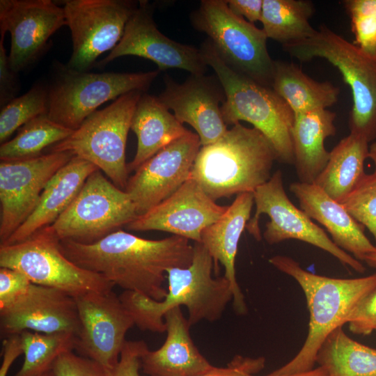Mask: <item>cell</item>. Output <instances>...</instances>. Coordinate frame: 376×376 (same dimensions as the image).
I'll list each match as a JSON object with an SVG mask.
<instances>
[{
  "label": "cell",
  "mask_w": 376,
  "mask_h": 376,
  "mask_svg": "<svg viewBox=\"0 0 376 376\" xmlns=\"http://www.w3.org/2000/svg\"><path fill=\"white\" fill-rule=\"evenodd\" d=\"M63 253L81 268L100 274L114 285L157 301L164 299L165 272L187 267L194 248L189 240L173 235L147 240L121 229L93 244L61 240Z\"/></svg>",
  "instance_id": "1"
},
{
  "label": "cell",
  "mask_w": 376,
  "mask_h": 376,
  "mask_svg": "<svg viewBox=\"0 0 376 376\" xmlns=\"http://www.w3.org/2000/svg\"><path fill=\"white\" fill-rule=\"evenodd\" d=\"M191 263L187 267L167 271L168 290L157 301L132 291L124 290L120 299L141 330L163 333L166 330L165 314L185 306L189 313V327L205 320L214 322L222 316L233 301L230 283L224 276L213 278V259L201 242H194Z\"/></svg>",
  "instance_id": "2"
},
{
  "label": "cell",
  "mask_w": 376,
  "mask_h": 376,
  "mask_svg": "<svg viewBox=\"0 0 376 376\" xmlns=\"http://www.w3.org/2000/svg\"><path fill=\"white\" fill-rule=\"evenodd\" d=\"M275 161L276 152L267 137L238 123L217 141L201 147L189 178L216 201L253 193L271 178Z\"/></svg>",
  "instance_id": "3"
},
{
  "label": "cell",
  "mask_w": 376,
  "mask_h": 376,
  "mask_svg": "<svg viewBox=\"0 0 376 376\" xmlns=\"http://www.w3.org/2000/svg\"><path fill=\"white\" fill-rule=\"evenodd\" d=\"M269 262L298 283L309 312L308 335L301 348L290 361L272 373L291 375L311 370L325 338L347 324L356 304L376 286V273L354 279L331 278L311 273L286 256H273Z\"/></svg>",
  "instance_id": "4"
},
{
  "label": "cell",
  "mask_w": 376,
  "mask_h": 376,
  "mask_svg": "<svg viewBox=\"0 0 376 376\" xmlns=\"http://www.w3.org/2000/svg\"><path fill=\"white\" fill-rule=\"evenodd\" d=\"M207 65L221 82L226 95L221 104L228 125L246 121L262 132L273 146L277 161L293 164L295 113L272 87L262 85L230 68L207 38L200 48Z\"/></svg>",
  "instance_id": "5"
},
{
  "label": "cell",
  "mask_w": 376,
  "mask_h": 376,
  "mask_svg": "<svg viewBox=\"0 0 376 376\" xmlns=\"http://www.w3.org/2000/svg\"><path fill=\"white\" fill-rule=\"evenodd\" d=\"M301 61L327 60L340 72L352 95L350 134L368 143L376 139V54H370L322 24L308 38L282 45Z\"/></svg>",
  "instance_id": "6"
},
{
  "label": "cell",
  "mask_w": 376,
  "mask_h": 376,
  "mask_svg": "<svg viewBox=\"0 0 376 376\" xmlns=\"http://www.w3.org/2000/svg\"><path fill=\"white\" fill-rule=\"evenodd\" d=\"M143 92L125 93L97 110L49 152H70L96 166L118 187L125 190L129 179L125 162L127 138L137 102Z\"/></svg>",
  "instance_id": "7"
},
{
  "label": "cell",
  "mask_w": 376,
  "mask_h": 376,
  "mask_svg": "<svg viewBox=\"0 0 376 376\" xmlns=\"http://www.w3.org/2000/svg\"><path fill=\"white\" fill-rule=\"evenodd\" d=\"M190 19L230 68L272 87L275 61L269 56L268 38L262 29L231 11L226 0L201 1Z\"/></svg>",
  "instance_id": "8"
},
{
  "label": "cell",
  "mask_w": 376,
  "mask_h": 376,
  "mask_svg": "<svg viewBox=\"0 0 376 376\" xmlns=\"http://www.w3.org/2000/svg\"><path fill=\"white\" fill-rule=\"evenodd\" d=\"M159 72L93 73L72 70L60 63L47 86V115L74 131L103 103L133 91L145 92Z\"/></svg>",
  "instance_id": "9"
},
{
  "label": "cell",
  "mask_w": 376,
  "mask_h": 376,
  "mask_svg": "<svg viewBox=\"0 0 376 376\" xmlns=\"http://www.w3.org/2000/svg\"><path fill=\"white\" fill-rule=\"evenodd\" d=\"M52 226L25 240L0 244V267L21 272L31 283L62 290L75 297L88 292H107L114 285L104 276L80 267L61 251Z\"/></svg>",
  "instance_id": "10"
},
{
  "label": "cell",
  "mask_w": 376,
  "mask_h": 376,
  "mask_svg": "<svg viewBox=\"0 0 376 376\" xmlns=\"http://www.w3.org/2000/svg\"><path fill=\"white\" fill-rule=\"evenodd\" d=\"M137 216L127 193L97 170L51 226L60 240L88 244L127 226Z\"/></svg>",
  "instance_id": "11"
},
{
  "label": "cell",
  "mask_w": 376,
  "mask_h": 376,
  "mask_svg": "<svg viewBox=\"0 0 376 376\" xmlns=\"http://www.w3.org/2000/svg\"><path fill=\"white\" fill-rule=\"evenodd\" d=\"M256 212L246 226L248 232L258 241L261 240L260 217L266 214L270 221L265 225L263 237L269 244L295 239L318 247L336 258L343 265L359 273L365 267L361 261L338 247L302 210L289 199L283 186L282 173L277 170L263 185L253 191Z\"/></svg>",
  "instance_id": "12"
},
{
  "label": "cell",
  "mask_w": 376,
  "mask_h": 376,
  "mask_svg": "<svg viewBox=\"0 0 376 376\" xmlns=\"http://www.w3.org/2000/svg\"><path fill=\"white\" fill-rule=\"evenodd\" d=\"M139 6L128 0H68L63 7L72 41L67 68L88 72L96 59L120 40Z\"/></svg>",
  "instance_id": "13"
},
{
  "label": "cell",
  "mask_w": 376,
  "mask_h": 376,
  "mask_svg": "<svg viewBox=\"0 0 376 376\" xmlns=\"http://www.w3.org/2000/svg\"><path fill=\"white\" fill-rule=\"evenodd\" d=\"M75 155L54 152L0 163V244H4L36 207L50 179Z\"/></svg>",
  "instance_id": "14"
},
{
  "label": "cell",
  "mask_w": 376,
  "mask_h": 376,
  "mask_svg": "<svg viewBox=\"0 0 376 376\" xmlns=\"http://www.w3.org/2000/svg\"><path fill=\"white\" fill-rule=\"evenodd\" d=\"M75 299L80 321L75 350L109 372L117 365L134 322L113 290L88 292Z\"/></svg>",
  "instance_id": "15"
},
{
  "label": "cell",
  "mask_w": 376,
  "mask_h": 376,
  "mask_svg": "<svg viewBox=\"0 0 376 376\" xmlns=\"http://www.w3.org/2000/svg\"><path fill=\"white\" fill-rule=\"evenodd\" d=\"M129 55L153 61L159 71L177 68L199 75H205L207 70L200 48L174 41L158 30L152 17V8L147 1H139L120 40L98 65L103 66Z\"/></svg>",
  "instance_id": "16"
},
{
  "label": "cell",
  "mask_w": 376,
  "mask_h": 376,
  "mask_svg": "<svg viewBox=\"0 0 376 376\" xmlns=\"http://www.w3.org/2000/svg\"><path fill=\"white\" fill-rule=\"evenodd\" d=\"M201 147L198 135L189 131L135 171L129 178L125 191L138 216L166 199L189 179Z\"/></svg>",
  "instance_id": "17"
},
{
  "label": "cell",
  "mask_w": 376,
  "mask_h": 376,
  "mask_svg": "<svg viewBox=\"0 0 376 376\" xmlns=\"http://www.w3.org/2000/svg\"><path fill=\"white\" fill-rule=\"evenodd\" d=\"M63 25V8L51 0H1L0 33L8 31L11 36L8 61L13 71L17 74L35 63Z\"/></svg>",
  "instance_id": "18"
},
{
  "label": "cell",
  "mask_w": 376,
  "mask_h": 376,
  "mask_svg": "<svg viewBox=\"0 0 376 376\" xmlns=\"http://www.w3.org/2000/svg\"><path fill=\"white\" fill-rule=\"evenodd\" d=\"M165 87L159 100L182 124L187 123L196 132L201 146L219 140L227 132L220 104L226 99L218 77L205 75L190 76L182 84L169 76L164 77Z\"/></svg>",
  "instance_id": "19"
},
{
  "label": "cell",
  "mask_w": 376,
  "mask_h": 376,
  "mask_svg": "<svg viewBox=\"0 0 376 376\" xmlns=\"http://www.w3.org/2000/svg\"><path fill=\"white\" fill-rule=\"evenodd\" d=\"M227 208L218 205L189 178L166 199L137 216L126 228L164 231L200 242L203 230L217 221Z\"/></svg>",
  "instance_id": "20"
},
{
  "label": "cell",
  "mask_w": 376,
  "mask_h": 376,
  "mask_svg": "<svg viewBox=\"0 0 376 376\" xmlns=\"http://www.w3.org/2000/svg\"><path fill=\"white\" fill-rule=\"evenodd\" d=\"M80 321L74 297L53 288L32 283L10 307L0 311L1 337L24 331L78 335Z\"/></svg>",
  "instance_id": "21"
},
{
  "label": "cell",
  "mask_w": 376,
  "mask_h": 376,
  "mask_svg": "<svg viewBox=\"0 0 376 376\" xmlns=\"http://www.w3.org/2000/svg\"><path fill=\"white\" fill-rule=\"evenodd\" d=\"M291 192L301 210L324 226L332 241L359 261L376 247L364 234V227L356 221L339 202L329 196L314 183L293 182Z\"/></svg>",
  "instance_id": "22"
},
{
  "label": "cell",
  "mask_w": 376,
  "mask_h": 376,
  "mask_svg": "<svg viewBox=\"0 0 376 376\" xmlns=\"http://www.w3.org/2000/svg\"><path fill=\"white\" fill-rule=\"evenodd\" d=\"M167 336L157 350L147 349L141 357V368L149 376H199L212 366L199 352L189 334V325L180 307L164 315Z\"/></svg>",
  "instance_id": "23"
},
{
  "label": "cell",
  "mask_w": 376,
  "mask_h": 376,
  "mask_svg": "<svg viewBox=\"0 0 376 376\" xmlns=\"http://www.w3.org/2000/svg\"><path fill=\"white\" fill-rule=\"evenodd\" d=\"M253 203L252 192L237 195L224 214L203 230L200 242L216 265L219 262L224 266V276L228 280L232 288L233 308L239 315L245 314L247 308L236 279L235 262L239 241L249 221Z\"/></svg>",
  "instance_id": "24"
},
{
  "label": "cell",
  "mask_w": 376,
  "mask_h": 376,
  "mask_svg": "<svg viewBox=\"0 0 376 376\" xmlns=\"http://www.w3.org/2000/svg\"><path fill=\"white\" fill-rule=\"evenodd\" d=\"M97 170L100 169L93 164L75 155L50 179L33 212L3 244L22 242L52 226L73 201L89 175Z\"/></svg>",
  "instance_id": "25"
},
{
  "label": "cell",
  "mask_w": 376,
  "mask_h": 376,
  "mask_svg": "<svg viewBox=\"0 0 376 376\" xmlns=\"http://www.w3.org/2000/svg\"><path fill=\"white\" fill-rule=\"evenodd\" d=\"M130 129L137 148L127 169L135 171L163 148L189 132L157 97L143 93L136 106Z\"/></svg>",
  "instance_id": "26"
},
{
  "label": "cell",
  "mask_w": 376,
  "mask_h": 376,
  "mask_svg": "<svg viewBox=\"0 0 376 376\" xmlns=\"http://www.w3.org/2000/svg\"><path fill=\"white\" fill-rule=\"evenodd\" d=\"M336 113L318 109L295 115L292 128L294 164L299 182L314 183L327 164V138L334 136Z\"/></svg>",
  "instance_id": "27"
},
{
  "label": "cell",
  "mask_w": 376,
  "mask_h": 376,
  "mask_svg": "<svg viewBox=\"0 0 376 376\" xmlns=\"http://www.w3.org/2000/svg\"><path fill=\"white\" fill-rule=\"evenodd\" d=\"M272 88L295 115L324 109L338 99L340 88L329 81H318L293 63L275 61Z\"/></svg>",
  "instance_id": "28"
},
{
  "label": "cell",
  "mask_w": 376,
  "mask_h": 376,
  "mask_svg": "<svg viewBox=\"0 0 376 376\" xmlns=\"http://www.w3.org/2000/svg\"><path fill=\"white\" fill-rule=\"evenodd\" d=\"M368 144L365 139L350 133L342 139L330 151L329 161L314 184L341 203L366 175Z\"/></svg>",
  "instance_id": "29"
},
{
  "label": "cell",
  "mask_w": 376,
  "mask_h": 376,
  "mask_svg": "<svg viewBox=\"0 0 376 376\" xmlns=\"http://www.w3.org/2000/svg\"><path fill=\"white\" fill-rule=\"evenodd\" d=\"M315 363L327 376H376V349L353 340L340 327L325 338Z\"/></svg>",
  "instance_id": "30"
},
{
  "label": "cell",
  "mask_w": 376,
  "mask_h": 376,
  "mask_svg": "<svg viewBox=\"0 0 376 376\" xmlns=\"http://www.w3.org/2000/svg\"><path fill=\"white\" fill-rule=\"evenodd\" d=\"M315 8L307 0H263L260 22L267 38L282 45L309 38L315 31L309 22Z\"/></svg>",
  "instance_id": "31"
},
{
  "label": "cell",
  "mask_w": 376,
  "mask_h": 376,
  "mask_svg": "<svg viewBox=\"0 0 376 376\" xmlns=\"http://www.w3.org/2000/svg\"><path fill=\"white\" fill-rule=\"evenodd\" d=\"M73 130L52 120L47 114L38 116L21 127L17 135L0 146L1 161L40 156L43 150L65 139Z\"/></svg>",
  "instance_id": "32"
},
{
  "label": "cell",
  "mask_w": 376,
  "mask_h": 376,
  "mask_svg": "<svg viewBox=\"0 0 376 376\" xmlns=\"http://www.w3.org/2000/svg\"><path fill=\"white\" fill-rule=\"evenodd\" d=\"M19 335L24 359L15 376H39L51 370L60 355L76 347L77 336L72 333L24 331Z\"/></svg>",
  "instance_id": "33"
},
{
  "label": "cell",
  "mask_w": 376,
  "mask_h": 376,
  "mask_svg": "<svg viewBox=\"0 0 376 376\" xmlns=\"http://www.w3.org/2000/svg\"><path fill=\"white\" fill-rule=\"evenodd\" d=\"M47 87L42 84L34 85L28 92L2 107L0 112L1 144L28 122L47 114Z\"/></svg>",
  "instance_id": "34"
},
{
  "label": "cell",
  "mask_w": 376,
  "mask_h": 376,
  "mask_svg": "<svg viewBox=\"0 0 376 376\" xmlns=\"http://www.w3.org/2000/svg\"><path fill=\"white\" fill-rule=\"evenodd\" d=\"M340 203L356 221L368 229L376 247V173H366Z\"/></svg>",
  "instance_id": "35"
},
{
  "label": "cell",
  "mask_w": 376,
  "mask_h": 376,
  "mask_svg": "<svg viewBox=\"0 0 376 376\" xmlns=\"http://www.w3.org/2000/svg\"><path fill=\"white\" fill-rule=\"evenodd\" d=\"M356 44L370 54H376V0H345Z\"/></svg>",
  "instance_id": "36"
},
{
  "label": "cell",
  "mask_w": 376,
  "mask_h": 376,
  "mask_svg": "<svg viewBox=\"0 0 376 376\" xmlns=\"http://www.w3.org/2000/svg\"><path fill=\"white\" fill-rule=\"evenodd\" d=\"M55 376H107L106 370L97 363L73 351L60 355L54 363Z\"/></svg>",
  "instance_id": "37"
},
{
  "label": "cell",
  "mask_w": 376,
  "mask_h": 376,
  "mask_svg": "<svg viewBox=\"0 0 376 376\" xmlns=\"http://www.w3.org/2000/svg\"><path fill=\"white\" fill-rule=\"evenodd\" d=\"M351 332L366 336L376 331V286L362 297L348 317Z\"/></svg>",
  "instance_id": "38"
},
{
  "label": "cell",
  "mask_w": 376,
  "mask_h": 376,
  "mask_svg": "<svg viewBox=\"0 0 376 376\" xmlns=\"http://www.w3.org/2000/svg\"><path fill=\"white\" fill-rule=\"evenodd\" d=\"M31 281L16 269L0 268V311L4 310L22 297L31 287Z\"/></svg>",
  "instance_id": "39"
},
{
  "label": "cell",
  "mask_w": 376,
  "mask_h": 376,
  "mask_svg": "<svg viewBox=\"0 0 376 376\" xmlns=\"http://www.w3.org/2000/svg\"><path fill=\"white\" fill-rule=\"evenodd\" d=\"M147 349L143 340H127L117 365L107 376H140L141 357Z\"/></svg>",
  "instance_id": "40"
},
{
  "label": "cell",
  "mask_w": 376,
  "mask_h": 376,
  "mask_svg": "<svg viewBox=\"0 0 376 376\" xmlns=\"http://www.w3.org/2000/svg\"><path fill=\"white\" fill-rule=\"evenodd\" d=\"M265 364V359L263 357L251 358L236 355L226 367L213 366L211 370L199 376H251L263 370Z\"/></svg>",
  "instance_id": "41"
},
{
  "label": "cell",
  "mask_w": 376,
  "mask_h": 376,
  "mask_svg": "<svg viewBox=\"0 0 376 376\" xmlns=\"http://www.w3.org/2000/svg\"><path fill=\"white\" fill-rule=\"evenodd\" d=\"M5 34L1 33L0 38V104L3 107L15 98L19 90L17 74L11 69L8 55L3 44Z\"/></svg>",
  "instance_id": "42"
},
{
  "label": "cell",
  "mask_w": 376,
  "mask_h": 376,
  "mask_svg": "<svg viewBox=\"0 0 376 376\" xmlns=\"http://www.w3.org/2000/svg\"><path fill=\"white\" fill-rule=\"evenodd\" d=\"M229 8L235 14L246 18L250 23L260 22L263 0H227Z\"/></svg>",
  "instance_id": "43"
},
{
  "label": "cell",
  "mask_w": 376,
  "mask_h": 376,
  "mask_svg": "<svg viewBox=\"0 0 376 376\" xmlns=\"http://www.w3.org/2000/svg\"><path fill=\"white\" fill-rule=\"evenodd\" d=\"M251 376H256V375H251ZM267 376H327V373L325 370L318 366V368H315L312 369L311 370L301 373H296V374H291V375H274L272 373L267 375Z\"/></svg>",
  "instance_id": "44"
},
{
  "label": "cell",
  "mask_w": 376,
  "mask_h": 376,
  "mask_svg": "<svg viewBox=\"0 0 376 376\" xmlns=\"http://www.w3.org/2000/svg\"><path fill=\"white\" fill-rule=\"evenodd\" d=\"M363 261H364L369 267L376 268V251L365 256Z\"/></svg>",
  "instance_id": "45"
},
{
  "label": "cell",
  "mask_w": 376,
  "mask_h": 376,
  "mask_svg": "<svg viewBox=\"0 0 376 376\" xmlns=\"http://www.w3.org/2000/svg\"><path fill=\"white\" fill-rule=\"evenodd\" d=\"M368 158L371 159L375 164V172L376 173V141L369 146Z\"/></svg>",
  "instance_id": "46"
},
{
  "label": "cell",
  "mask_w": 376,
  "mask_h": 376,
  "mask_svg": "<svg viewBox=\"0 0 376 376\" xmlns=\"http://www.w3.org/2000/svg\"><path fill=\"white\" fill-rule=\"evenodd\" d=\"M39 376H55V375L54 374V372L51 369V370L47 371L46 373L39 375Z\"/></svg>",
  "instance_id": "47"
}]
</instances>
